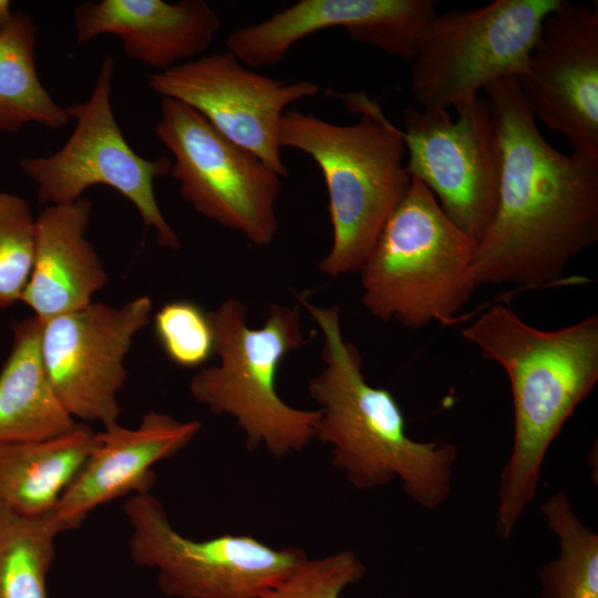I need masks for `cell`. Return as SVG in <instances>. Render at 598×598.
Wrapping results in <instances>:
<instances>
[{
	"label": "cell",
	"instance_id": "obj_1",
	"mask_svg": "<svg viewBox=\"0 0 598 598\" xmlns=\"http://www.w3.org/2000/svg\"><path fill=\"white\" fill-rule=\"evenodd\" d=\"M502 153L497 204L477 241L480 285L549 287L598 240V159L554 148L539 132L516 78L484 90Z\"/></svg>",
	"mask_w": 598,
	"mask_h": 598
},
{
	"label": "cell",
	"instance_id": "obj_2",
	"mask_svg": "<svg viewBox=\"0 0 598 598\" xmlns=\"http://www.w3.org/2000/svg\"><path fill=\"white\" fill-rule=\"evenodd\" d=\"M511 383L514 436L498 487L496 527L508 539L534 499L551 443L598 381V316L556 330L526 323L497 303L462 329Z\"/></svg>",
	"mask_w": 598,
	"mask_h": 598
},
{
	"label": "cell",
	"instance_id": "obj_3",
	"mask_svg": "<svg viewBox=\"0 0 598 598\" xmlns=\"http://www.w3.org/2000/svg\"><path fill=\"white\" fill-rule=\"evenodd\" d=\"M298 303L322 337L323 365L309 380L308 392L319 411L315 439L330 447L333 466L359 491L400 478L416 504L430 511L441 506L451 492L456 446L408 435L393 394L367 381L360 351L343 337L338 305L318 306L305 296Z\"/></svg>",
	"mask_w": 598,
	"mask_h": 598
},
{
	"label": "cell",
	"instance_id": "obj_4",
	"mask_svg": "<svg viewBox=\"0 0 598 598\" xmlns=\"http://www.w3.org/2000/svg\"><path fill=\"white\" fill-rule=\"evenodd\" d=\"M332 95L359 116L355 123L339 125L290 109L281 118L279 143L309 155L321 171L332 241L319 270L336 278L360 270L411 176L402 131L379 102L363 92Z\"/></svg>",
	"mask_w": 598,
	"mask_h": 598
},
{
	"label": "cell",
	"instance_id": "obj_5",
	"mask_svg": "<svg viewBox=\"0 0 598 598\" xmlns=\"http://www.w3.org/2000/svg\"><path fill=\"white\" fill-rule=\"evenodd\" d=\"M300 309L275 302L257 328L249 326L247 307L237 298L208 312L218 363L195 372L189 393L214 414L231 416L249 451L264 447L283 457L315 439L319 411L289 405L276 388L283 359L307 343Z\"/></svg>",
	"mask_w": 598,
	"mask_h": 598
},
{
	"label": "cell",
	"instance_id": "obj_6",
	"mask_svg": "<svg viewBox=\"0 0 598 598\" xmlns=\"http://www.w3.org/2000/svg\"><path fill=\"white\" fill-rule=\"evenodd\" d=\"M476 247L432 192L411 177L358 271L363 307L379 320L409 329L452 322L478 286Z\"/></svg>",
	"mask_w": 598,
	"mask_h": 598
},
{
	"label": "cell",
	"instance_id": "obj_7",
	"mask_svg": "<svg viewBox=\"0 0 598 598\" xmlns=\"http://www.w3.org/2000/svg\"><path fill=\"white\" fill-rule=\"evenodd\" d=\"M561 0H494L436 13L421 38L411 71L422 109H461L495 81L525 74L544 20Z\"/></svg>",
	"mask_w": 598,
	"mask_h": 598
},
{
	"label": "cell",
	"instance_id": "obj_8",
	"mask_svg": "<svg viewBox=\"0 0 598 598\" xmlns=\"http://www.w3.org/2000/svg\"><path fill=\"white\" fill-rule=\"evenodd\" d=\"M114 68L113 58L106 55L89 99L65 107L75 126L63 146L47 156L23 157L19 167L35 184L40 204L71 203L95 185L115 189L135 206L162 247L177 250L181 240L154 190L155 179L169 174L172 161L147 159L125 140L112 109Z\"/></svg>",
	"mask_w": 598,
	"mask_h": 598
},
{
	"label": "cell",
	"instance_id": "obj_9",
	"mask_svg": "<svg viewBox=\"0 0 598 598\" xmlns=\"http://www.w3.org/2000/svg\"><path fill=\"white\" fill-rule=\"evenodd\" d=\"M123 511L131 559L156 571L159 590L171 598H261L308 557L299 547L276 548L250 535L188 538L151 492L126 497Z\"/></svg>",
	"mask_w": 598,
	"mask_h": 598
},
{
	"label": "cell",
	"instance_id": "obj_10",
	"mask_svg": "<svg viewBox=\"0 0 598 598\" xmlns=\"http://www.w3.org/2000/svg\"><path fill=\"white\" fill-rule=\"evenodd\" d=\"M154 133L173 155L169 175L186 203L254 246L272 243L278 231L279 175L183 102L162 97Z\"/></svg>",
	"mask_w": 598,
	"mask_h": 598
},
{
	"label": "cell",
	"instance_id": "obj_11",
	"mask_svg": "<svg viewBox=\"0 0 598 598\" xmlns=\"http://www.w3.org/2000/svg\"><path fill=\"white\" fill-rule=\"evenodd\" d=\"M455 112L456 118L447 110H404L405 168L432 192L447 217L478 241L497 204L498 131L482 95Z\"/></svg>",
	"mask_w": 598,
	"mask_h": 598
},
{
	"label": "cell",
	"instance_id": "obj_12",
	"mask_svg": "<svg viewBox=\"0 0 598 598\" xmlns=\"http://www.w3.org/2000/svg\"><path fill=\"white\" fill-rule=\"evenodd\" d=\"M152 300L90 306L41 321L40 347L51 385L74 419L107 427L118 423L117 400L134 337L150 324Z\"/></svg>",
	"mask_w": 598,
	"mask_h": 598
},
{
	"label": "cell",
	"instance_id": "obj_13",
	"mask_svg": "<svg viewBox=\"0 0 598 598\" xmlns=\"http://www.w3.org/2000/svg\"><path fill=\"white\" fill-rule=\"evenodd\" d=\"M147 83L162 97L196 110L281 178L288 176L279 143L281 118L292 103L320 91L308 80L285 82L258 73L227 50L155 72Z\"/></svg>",
	"mask_w": 598,
	"mask_h": 598
},
{
	"label": "cell",
	"instance_id": "obj_14",
	"mask_svg": "<svg viewBox=\"0 0 598 598\" xmlns=\"http://www.w3.org/2000/svg\"><path fill=\"white\" fill-rule=\"evenodd\" d=\"M535 118L598 159V7L561 0L517 79Z\"/></svg>",
	"mask_w": 598,
	"mask_h": 598
},
{
	"label": "cell",
	"instance_id": "obj_15",
	"mask_svg": "<svg viewBox=\"0 0 598 598\" xmlns=\"http://www.w3.org/2000/svg\"><path fill=\"white\" fill-rule=\"evenodd\" d=\"M434 0H299L260 22L233 30L227 51L258 69L275 65L303 38L330 28L386 54L413 60L436 12Z\"/></svg>",
	"mask_w": 598,
	"mask_h": 598
},
{
	"label": "cell",
	"instance_id": "obj_16",
	"mask_svg": "<svg viewBox=\"0 0 598 598\" xmlns=\"http://www.w3.org/2000/svg\"><path fill=\"white\" fill-rule=\"evenodd\" d=\"M200 430V421L151 411L134 429L115 423L95 433L93 450L53 511L62 532L78 528L111 501L151 492L154 466L184 450Z\"/></svg>",
	"mask_w": 598,
	"mask_h": 598
},
{
	"label": "cell",
	"instance_id": "obj_17",
	"mask_svg": "<svg viewBox=\"0 0 598 598\" xmlns=\"http://www.w3.org/2000/svg\"><path fill=\"white\" fill-rule=\"evenodd\" d=\"M73 24L79 44L115 35L127 58L161 72L204 55L221 19L204 0H100L78 4Z\"/></svg>",
	"mask_w": 598,
	"mask_h": 598
},
{
	"label": "cell",
	"instance_id": "obj_18",
	"mask_svg": "<svg viewBox=\"0 0 598 598\" xmlns=\"http://www.w3.org/2000/svg\"><path fill=\"white\" fill-rule=\"evenodd\" d=\"M92 202L48 205L35 218L32 269L21 302L40 321L81 310L109 281L86 238Z\"/></svg>",
	"mask_w": 598,
	"mask_h": 598
},
{
	"label": "cell",
	"instance_id": "obj_19",
	"mask_svg": "<svg viewBox=\"0 0 598 598\" xmlns=\"http://www.w3.org/2000/svg\"><path fill=\"white\" fill-rule=\"evenodd\" d=\"M40 336L35 316L12 323L11 349L0 371V442L45 440L76 425L48 378Z\"/></svg>",
	"mask_w": 598,
	"mask_h": 598
},
{
	"label": "cell",
	"instance_id": "obj_20",
	"mask_svg": "<svg viewBox=\"0 0 598 598\" xmlns=\"http://www.w3.org/2000/svg\"><path fill=\"white\" fill-rule=\"evenodd\" d=\"M95 445L76 424L45 440L0 442V504L24 516L53 512Z\"/></svg>",
	"mask_w": 598,
	"mask_h": 598
},
{
	"label": "cell",
	"instance_id": "obj_21",
	"mask_svg": "<svg viewBox=\"0 0 598 598\" xmlns=\"http://www.w3.org/2000/svg\"><path fill=\"white\" fill-rule=\"evenodd\" d=\"M70 120L39 78L34 21L24 12H13L0 31V134L19 132L28 124L61 130Z\"/></svg>",
	"mask_w": 598,
	"mask_h": 598
},
{
	"label": "cell",
	"instance_id": "obj_22",
	"mask_svg": "<svg viewBox=\"0 0 598 598\" xmlns=\"http://www.w3.org/2000/svg\"><path fill=\"white\" fill-rule=\"evenodd\" d=\"M540 509L559 549L538 574L542 598H598L597 533L580 520L563 492L549 496Z\"/></svg>",
	"mask_w": 598,
	"mask_h": 598
},
{
	"label": "cell",
	"instance_id": "obj_23",
	"mask_svg": "<svg viewBox=\"0 0 598 598\" xmlns=\"http://www.w3.org/2000/svg\"><path fill=\"white\" fill-rule=\"evenodd\" d=\"M61 533L53 512L30 517L0 504V598H48V574Z\"/></svg>",
	"mask_w": 598,
	"mask_h": 598
},
{
	"label": "cell",
	"instance_id": "obj_24",
	"mask_svg": "<svg viewBox=\"0 0 598 598\" xmlns=\"http://www.w3.org/2000/svg\"><path fill=\"white\" fill-rule=\"evenodd\" d=\"M35 218L28 202L0 192V309L21 301L34 256Z\"/></svg>",
	"mask_w": 598,
	"mask_h": 598
},
{
	"label": "cell",
	"instance_id": "obj_25",
	"mask_svg": "<svg viewBox=\"0 0 598 598\" xmlns=\"http://www.w3.org/2000/svg\"><path fill=\"white\" fill-rule=\"evenodd\" d=\"M154 333L166 357L182 368H200L214 354L208 312L189 300L163 305L154 316Z\"/></svg>",
	"mask_w": 598,
	"mask_h": 598
},
{
	"label": "cell",
	"instance_id": "obj_26",
	"mask_svg": "<svg viewBox=\"0 0 598 598\" xmlns=\"http://www.w3.org/2000/svg\"><path fill=\"white\" fill-rule=\"evenodd\" d=\"M364 571L363 563L350 549L320 558L307 557L261 598H341L343 590L359 581Z\"/></svg>",
	"mask_w": 598,
	"mask_h": 598
},
{
	"label": "cell",
	"instance_id": "obj_27",
	"mask_svg": "<svg viewBox=\"0 0 598 598\" xmlns=\"http://www.w3.org/2000/svg\"><path fill=\"white\" fill-rule=\"evenodd\" d=\"M11 2L0 0V31H2L12 18Z\"/></svg>",
	"mask_w": 598,
	"mask_h": 598
}]
</instances>
